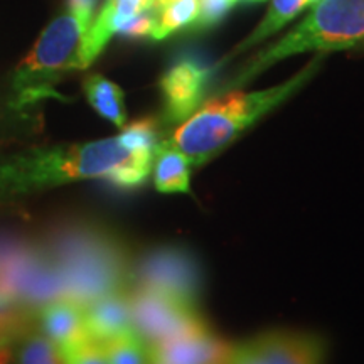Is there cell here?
Here are the masks:
<instances>
[{"instance_id":"6da1fadb","label":"cell","mask_w":364,"mask_h":364,"mask_svg":"<svg viewBox=\"0 0 364 364\" xmlns=\"http://www.w3.org/2000/svg\"><path fill=\"white\" fill-rule=\"evenodd\" d=\"M154 157L156 152L130 147L122 135L27 150L0 161V201L90 179L139 188L152 174Z\"/></svg>"},{"instance_id":"7a4b0ae2","label":"cell","mask_w":364,"mask_h":364,"mask_svg":"<svg viewBox=\"0 0 364 364\" xmlns=\"http://www.w3.org/2000/svg\"><path fill=\"white\" fill-rule=\"evenodd\" d=\"M324 54L318 53L306 68L285 83L260 91H231L203 103L188 120L177 125L166 142L189 159L193 167L204 164L235 142L255 122L265 117L302 88L316 75Z\"/></svg>"},{"instance_id":"3957f363","label":"cell","mask_w":364,"mask_h":364,"mask_svg":"<svg viewBox=\"0 0 364 364\" xmlns=\"http://www.w3.org/2000/svg\"><path fill=\"white\" fill-rule=\"evenodd\" d=\"M49 258L61 275L66 297L81 306L130 285V268L122 248L110 236L90 228L59 233Z\"/></svg>"},{"instance_id":"277c9868","label":"cell","mask_w":364,"mask_h":364,"mask_svg":"<svg viewBox=\"0 0 364 364\" xmlns=\"http://www.w3.org/2000/svg\"><path fill=\"white\" fill-rule=\"evenodd\" d=\"M93 22L66 9L49 22L31 53L16 68L11 107L24 110L46 98H59L56 83L66 73L86 70L85 36Z\"/></svg>"},{"instance_id":"5b68a950","label":"cell","mask_w":364,"mask_h":364,"mask_svg":"<svg viewBox=\"0 0 364 364\" xmlns=\"http://www.w3.org/2000/svg\"><path fill=\"white\" fill-rule=\"evenodd\" d=\"M359 44H364V0H317L306 19L250 59L230 86L248 83L267 68L294 54H326Z\"/></svg>"},{"instance_id":"8992f818","label":"cell","mask_w":364,"mask_h":364,"mask_svg":"<svg viewBox=\"0 0 364 364\" xmlns=\"http://www.w3.org/2000/svg\"><path fill=\"white\" fill-rule=\"evenodd\" d=\"M0 287L21 309H39L66 297L51 258L17 243L0 245Z\"/></svg>"},{"instance_id":"52a82bcc","label":"cell","mask_w":364,"mask_h":364,"mask_svg":"<svg viewBox=\"0 0 364 364\" xmlns=\"http://www.w3.org/2000/svg\"><path fill=\"white\" fill-rule=\"evenodd\" d=\"M132 289L159 292L198 307L201 270L193 255L182 248L152 250L130 270Z\"/></svg>"},{"instance_id":"ba28073f","label":"cell","mask_w":364,"mask_h":364,"mask_svg":"<svg viewBox=\"0 0 364 364\" xmlns=\"http://www.w3.org/2000/svg\"><path fill=\"white\" fill-rule=\"evenodd\" d=\"M129 294L134 331L150 349L206 326L196 306L152 290L132 289Z\"/></svg>"},{"instance_id":"9c48e42d","label":"cell","mask_w":364,"mask_h":364,"mask_svg":"<svg viewBox=\"0 0 364 364\" xmlns=\"http://www.w3.org/2000/svg\"><path fill=\"white\" fill-rule=\"evenodd\" d=\"M324 359L326 344L317 336L270 331L231 346L226 364H324Z\"/></svg>"},{"instance_id":"30bf717a","label":"cell","mask_w":364,"mask_h":364,"mask_svg":"<svg viewBox=\"0 0 364 364\" xmlns=\"http://www.w3.org/2000/svg\"><path fill=\"white\" fill-rule=\"evenodd\" d=\"M211 70L194 59H181L161 80L164 120L181 125L203 105Z\"/></svg>"},{"instance_id":"8fae6325","label":"cell","mask_w":364,"mask_h":364,"mask_svg":"<svg viewBox=\"0 0 364 364\" xmlns=\"http://www.w3.org/2000/svg\"><path fill=\"white\" fill-rule=\"evenodd\" d=\"M154 363L159 364H226L231 346L221 341L208 326L156 346Z\"/></svg>"},{"instance_id":"7c38bea8","label":"cell","mask_w":364,"mask_h":364,"mask_svg":"<svg viewBox=\"0 0 364 364\" xmlns=\"http://www.w3.org/2000/svg\"><path fill=\"white\" fill-rule=\"evenodd\" d=\"M88 336L100 344L134 331L130 294L127 290L112 292L91 300L85 306Z\"/></svg>"},{"instance_id":"4fadbf2b","label":"cell","mask_w":364,"mask_h":364,"mask_svg":"<svg viewBox=\"0 0 364 364\" xmlns=\"http://www.w3.org/2000/svg\"><path fill=\"white\" fill-rule=\"evenodd\" d=\"M154 0H105L102 11L95 17L93 24L85 36L83 61L88 68L97 59L113 34L135 16L150 11Z\"/></svg>"},{"instance_id":"5bb4252c","label":"cell","mask_w":364,"mask_h":364,"mask_svg":"<svg viewBox=\"0 0 364 364\" xmlns=\"http://www.w3.org/2000/svg\"><path fill=\"white\" fill-rule=\"evenodd\" d=\"M39 329L58 346L59 351L88 339L85 306L61 297L38 309Z\"/></svg>"},{"instance_id":"9a60e30c","label":"cell","mask_w":364,"mask_h":364,"mask_svg":"<svg viewBox=\"0 0 364 364\" xmlns=\"http://www.w3.org/2000/svg\"><path fill=\"white\" fill-rule=\"evenodd\" d=\"M11 354L12 364H63L58 346L43 331L17 324L0 336V353Z\"/></svg>"},{"instance_id":"2e32d148","label":"cell","mask_w":364,"mask_h":364,"mask_svg":"<svg viewBox=\"0 0 364 364\" xmlns=\"http://www.w3.org/2000/svg\"><path fill=\"white\" fill-rule=\"evenodd\" d=\"M193 164L184 154L166 142L159 144L152 164V179L159 193L188 194L191 191Z\"/></svg>"},{"instance_id":"e0dca14e","label":"cell","mask_w":364,"mask_h":364,"mask_svg":"<svg viewBox=\"0 0 364 364\" xmlns=\"http://www.w3.org/2000/svg\"><path fill=\"white\" fill-rule=\"evenodd\" d=\"M83 91L88 103L100 117L112 122L118 129H124L127 125V108L125 95L120 86L102 75H91L85 80Z\"/></svg>"},{"instance_id":"ac0fdd59","label":"cell","mask_w":364,"mask_h":364,"mask_svg":"<svg viewBox=\"0 0 364 364\" xmlns=\"http://www.w3.org/2000/svg\"><path fill=\"white\" fill-rule=\"evenodd\" d=\"M306 6H309V0H272L265 17H263V21L257 26V29H255L253 33L243 41V43L236 46L233 53L228 54L220 65H225V63L230 61V59H233V56H238V54L247 51L250 48H253V46L263 43L268 36H272L273 33H277V31H280L287 22L292 21Z\"/></svg>"},{"instance_id":"d6986e66","label":"cell","mask_w":364,"mask_h":364,"mask_svg":"<svg viewBox=\"0 0 364 364\" xmlns=\"http://www.w3.org/2000/svg\"><path fill=\"white\" fill-rule=\"evenodd\" d=\"M199 16V0H172L156 14L152 39L162 41L182 27H193Z\"/></svg>"},{"instance_id":"ffe728a7","label":"cell","mask_w":364,"mask_h":364,"mask_svg":"<svg viewBox=\"0 0 364 364\" xmlns=\"http://www.w3.org/2000/svg\"><path fill=\"white\" fill-rule=\"evenodd\" d=\"M108 364H154L152 351L135 331L102 344Z\"/></svg>"},{"instance_id":"44dd1931","label":"cell","mask_w":364,"mask_h":364,"mask_svg":"<svg viewBox=\"0 0 364 364\" xmlns=\"http://www.w3.org/2000/svg\"><path fill=\"white\" fill-rule=\"evenodd\" d=\"M63 364H108L103 346L91 338L59 351Z\"/></svg>"},{"instance_id":"7402d4cb","label":"cell","mask_w":364,"mask_h":364,"mask_svg":"<svg viewBox=\"0 0 364 364\" xmlns=\"http://www.w3.org/2000/svg\"><path fill=\"white\" fill-rule=\"evenodd\" d=\"M238 0H199V16L193 27L208 29L218 24Z\"/></svg>"},{"instance_id":"603a6c76","label":"cell","mask_w":364,"mask_h":364,"mask_svg":"<svg viewBox=\"0 0 364 364\" xmlns=\"http://www.w3.org/2000/svg\"><path fill=\"white\" fill-rule=\"evenodd\" d=\"M154 31H156V14L152 11H145L142 14H139V16H135L134 19L125 22L118 33L132 39H139V38L152 39Z\"/></svg>"},{"instance_id":"cb8c5ba5","label":"cell","mask_w":364,"mask_h":364,"mask_svg":"<svg viewBox=\"0 0 364 364\" xmlns=\"http://www.w3.org/2000/svg\"><path fill=\"white\" fill-rule=\"evenodd\" d=\"M21 307L0 287V336L21 324Z\"/></svg>"},{"instance_id":"d4e9b609","label":"cell","mask_w":364,"mask_h":364,"mask_svg":"<svg viewBox=\"0 0 364 364\" xmlns=\"http://www.w3.org/2000/svg\"><path fill=\"white\" fill-rule=\"evenodd\" d=\"M98 2L100 0H68V9L80 14L81 17H85V19H88L90 22H93Z\"/></svg>"},{"instance_id":"484cf974","label":"cell","mask_w":364,"mask_h":364,"mask_svg":"<svg viewBox=\"0 0 364 364\" xmlns=\"http://www.w3.org/2000/svg\"><path fill=\"white\" fill-rule=\"evenodd\" d=\"M240 2V0H238ZM245 2H263V0H245Z\"/></svg>"},{"instance_id":"4316f807","label":"cell","mask_w":364,"mask_h":364,"mask_svg":"<svg viewBox=\"0 0 364 364\" xmlns=\"http://www.w3.org/2000/svg\"><path fill=\"white\" fill-rule=\"evenodd\" d=\"M317 2V0H309V4H316Z\"/></svg>"},{"instance_id":"83f0119b","label":"cell","mask_w":364,"mask_h":364,"mask_svg":"<svg viewBox=\"0 0 364 364\" xmlns=\"http://www.w3.org/2000/svg\"><path fill=\"white\" fill-rule=\"evenodd\" d=\"M0 364H4V363H2V361H0Z\"/></svg>"},{"instance_id":"f1b7e54d","label":"cell","mask_w":364,"mask_h":364,"mask_svg":"<svg viewBox=\"0 0 364 364\" xmlns=\"http://www.w3.org/2000/svg\"><path fill=\"white\" fill-rule=\"evenodd\" d=\"M154 364H159V363H154Z\"/></svg>"}]
</instances>
